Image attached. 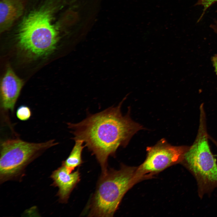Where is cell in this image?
<instances>
[{
  "label": "cell",
  "mask_w": 217,
  "mask_h": 217,
  "mask_svg": "<svg viewBox=\"0 0 217 217\" xmlns=\"http://www.w3.org/2000/svg\"><path fill=\"white\" fill-rule=\"evenodd\" d=\"M200 118L196 137L181 163L195 179L198 196L201 198L217 187V164L208 143L205 114H201Z\"/></svg>",
  "instance_id": "obj_3"
},
{
  "label": "cell",
  "mask_w": 217,
  "mask_h": 217,
  "mask_svg": "<svg viewBox=\"0 0 217 217\" xmlns=\"http://www.w3.org/2000/svg\"><path fill=\"white\" fill-rule=\"evenodd\" d=\"M58 35V29L52 22L51 11L43 8L24 18L20 25L18 39L22 48L39 57L48 55L55 49Z\"/></svg>",
  "instance_id": "obj_4"
},
{
  "label": "cell",
  "mask_w": 217,
  "mask_h": 217,
  "mask_svg": "<svg viewBox=\"0 0 217 217\" xmlns=\"http://www.w3.org/2000/svg\"><path fill=\"white\" fill-rule=\"evenodd\" d=\"M23 84L12 69L8 68L1 84L0 105L3 110L13 112Z\"/></svg>",
  "instance_id": "obj_7"
},
{
  "label": "cell",
  "mask_w": 217,
  "mask_h": 217,
  "mask_svg": "<svg viewBox=\"0 0 217 217\" xmlns=\"http://www.w3.org/2000/svg\"><path fill=\"white\" fill-rule=\"evenodd\" d=\"M125 99L118 106L89 115L80 122L68 123L74 135L73 139L83 141L85 146L95 156L102 173L108 170V157L115 156L118 148L125 147L133 136L143 129L131 119L128 113L122 115L121 105Z\"/></svg>",
  "instance_id": "obj_1"
},
{
  "label": "cell",
  "mask_w": 217,
  "mask_h": 217,
  "mask_svg": "<svg viewBox=\"0 0 217 217\" xmlns=\"http://www.w3.org/2000/svg\"><path fill=\"white\" fill-rule=\"evenodd\" d=\"M137 169L122 165L118 170L102 173L87 206L88 216H113L124 194L140 180Z\"/></svg>",
  "instance_id": "obj_2"
},
{
  "label": "cell",
  "mask_w": 217,
  "mask_h": 217,
  "mask_svg": "<svg viewBox=\"0 0 217 217\" xmlns=\"http://www.w3.org/2000/svg\"><path fill=\"white\" fill-rule=\"evenodd\" d=\"M210 27L217 34V21L215 20L213 23L210 25Z\"/></svg>",
  "instance_id": "obj_14"
},
{
  "label": "cell",
  "mask_w": 217,
  "mask_h": 217,
  "mask_svg": "<svg viewBox=\"0 0 217 217\" xmlns=\"http://www.w3.org/2000/svg\"><path fill=\"white\" fill-rule=\"evenodd\" d=\"M74 141V145L69 155L65 160L62 162V163L70 173L72 172L76 168L80 166L83 162L82 154L85 146L83 145V142L79 140Z\"/></svg>",
  "instance_id": "obj_10"
},
{
  "label": "cell",
  "mask_w": 217,
  "mask_h": 217,
  "mask_svg": "<svg viewBox=\"0 0 217 217\" xmlns=\"http://www.w3.org/2000/svg\"><path fill=\"white\" fill-rule=\"evenodd\" d=\"M212 141L217 147V141L214 139L212 140Z\"/></svg>",
  "instance_id": "obj_15"
},
{
  "label": "cell",
  "mask_w": 217,
  "mask_h": 217,
  "mask_svg": "<svg viewBox=\"0 0 217 217\" xmlns=\"http://www.w3.org/2000/svg\"><path fill=\"white\" fill-rule=\"evenodd\" d=\"M189 146H172L164 139L147 148V156L144 162L137 168L142 179L152 175L173 165L181 162Z\"/></svg>",
  "instance_id": "obj_6"
},
{
  "label": "cell",
  "mask_w": 217,
  "mask_h": 217,
  "mask_svg": "<svg viewBox=\"0 0 217 217\" xmlns=\"http://www.w3.org/2000/svg\"><path fill=\"white\" fill-rule=\"evenodd\" d=\"M50 177L53 181L52 185L58 188L56 195L59 197V202L67 203L71 193L80 180L79 169L70 173L62 165L52 172Z\"/></svg>",
  "instance_id": "obj_8"
},
{
  "label": "cell",
  "mask_w": 217,
  "mask_h": 217,
  "mask_svg": "<svg viewBox=\"0 0 217 217\" xmlns=\"http://www.w3.org/2000/svg\"><path fill=\"white\" fill-rule=\"evenodd\" d=\"M217 2V0H197L195 5H200L203 7V11L197 22L203 18L207 10L212 5ZM217 12V10L216 11Z\"/></svg>",
  "instance_id": "obj_12"
},
{
  "label": "cell",
  "mask_w": 217,
  "mask_h": 217,
  "mask_svg": "<svg viewBox=\"0 0 217 217\" xmlns=\"http://www.w3.org/2000/svg\"><path fill=\"white\" fill-rule=\"evenodd\" d=\"M16 116L20 120L22 121L29 119L31 115V112L28 106L22 105L19 106L16 111Z\"/></svg>",
  "instance_id": "obj_11"
},
{
  "label": "cell",
  "mask_w": 217,
  "mask_h": 217,
  "mask_svg": "<svg viewBox=\"0 0 217 217\" xmlns=\"http://www.w3.org/2000/svg\"><path fill=\"white\" fill-rule=\"evenodd\" d=\"M212 60L215 72L217 75V55H215L213 56Z\"/></svg>",
  "instance_id": "obj_13"
},
{
  "label": "cell",
  "mask_w": 217,
  "mask_h": 217,
  "mask_svg": "<svg viewBox=\"0 0 217 217\" xmlns=\"http://www.w3.org/2000/svg\"><path fill=\"white\" fill-rule=\"evenodd\" d=\"M58 144L55 140L30 143L18 139L3 141L0 146V183L21 180L30 163L48 149Z\"/></svg>",
  "instance_id": "obj_5"
},
{
  "label": "cell",
  "mask_w": 217,
  "mask_h": 217,
  "mask_svg": "<svg viewBox=\"0 0 217 217\" xmlns=\"http://www.w3.org/2000/svg\"><path fill=\"white\" fill-rule=\"evenodd\" d=\"M23 7L19 0H1L0 4L1 31L9 27L21 14Z\"/></svg>",
  "instance_id": "obj_9"
}]
</instances>
